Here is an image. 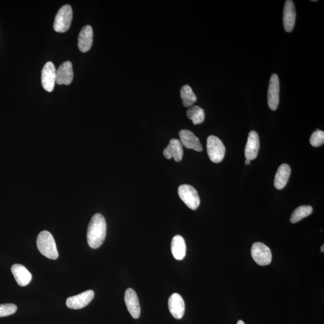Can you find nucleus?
Instances as JSON below:
<instances>
[{
	"label": "nucleus",
	"mask_w": 324,
	"mask_h": 324,
	"mask_svg": "<svg viewBox=\"0 0 324 324\" xmlns=\"http://www.w3.org/2000/svg\"><path fill=\"white\" fill-rule=\"evenodd\" d=\"M56 69L52 62H46L42 71V83L45 90L52 92L56 83Z\"/></svg>",
	"instance_id": "9"
},
{
	"label": "nucleus",
	"mask_w": 324,
	"mask_h": 324,
	"mask_svg": "<svg viewBox=\"0 0 324 324\" xmlns=\"http://www.w3.org/2000/svg\"><path fill=\"white\" fill-rule=\"evenodd\" d=\"M323 247H324V246L322 245V246L321 247H320V252H321L322 253L324 252Z\"/></svg>",
	"instance_id": "28"
},
{
	"label": "nucleus",
	"mask_w": 324,
	"mask_h": 324,
	"mask_svg": "<svg viewBox=\"0 0 324 324\" xmlns=\"http://www.w3.org/2000/svg\"><path fill=\"white\" fill-rule=\"evenodd\" d=\"M179 137L182 145L188 149L200 152L203 150V146L199 138L192 132L188 130H182L179 132Z\"/></svg>",
	"instance_id": "15"
},
{
	"label": "nucleus",
	"mask_w": 324,
	"mask_h": 324,
	"mask_svg": "<svg viewBox=\"0 0 324 324\" xmlns=\"http://www.w3.org/2000/svg\"><path fill=\"white\" fill-rule=\"evenodd\" d=\"M251 254L254 262L259 266H266L272 263V251L263 243H254L251 249Z\"/></svg>",
	"instance_id": "6"
},
{
	"label": "nucleus",
	"mask_w": 324,
	"mask_h": 324,
	"mask_svg": "<svg viewBox=\"0 0 324 324\" xmlns=\"http://www.w3.org/2000/svg\"><path fill=\"white\" fill-rule=\"evenodd\" d=\"M125 305L128 312L134 319H138L141 315V307L137 294L132 288L125 290L124 295Z\"/></svg>",
	"instance_id": "11"
},
{
	"label": "nucleus",
	"mask_w": 324,
	"mask_h": 324,
	"mask_svg": "<svg viewBox=\"0 0 324 324\" xmlns=\"http://www.w3.org/2000/svg\"><path fill=\"white\" fill-rule=\"evenodd\" d=\"M74 79L72 64L71 61L63 62L56 71V83L58 85H70Z\"/></svg>",
	"instance_id": "12"
},
{
	"label": "nucleus",
	"mask_w": 324,
	"mask_h": 324,
	"mask_svg": "<svg viewBox=\"0 0 324 324\" xmlns=\"http://www.w3.org/2000/svg\"><path fill=\"white\" fill-rule=\"evenodd\" d=\"M73 17L71 6L64 5L59 9L55 16L54 29L58 33H65L70 28Z\"/></svg>",
	"instance_id": "5"
},
{
	"label": "nucleus",
	"mask_w": 324,
	"mask_h": 324,
	"mask_svg": "<svg viewBox=\"0 0 324 324\" xmlns=\"http://www.w3.org/2000/svg\"><path fill=\"white\" fill-rule=\"evenodd\" d=\"M178 193L180 199L192 210H197L200 205V198L195 188L188 184H183L178 187Z\"/></svg>",
	"instance_id": "4"
},
{
	"label": "nucleus",
	"mask_w": 324,
	"mask_h": 324,
	"mask_svg": "<svg viewBox=\"0 0 324 324\" xmlns=\"http://www.w3.org/2000/svg\"><path fill=\"white\" fill-rule=\"evenodd\" d=\"M187 116L192 121L193 124H200L205 120V112L203 109L198 106H193L187 111Z\"/></svg>",
	"instance_id": "22"
},
{
	"label": "nucleus",
	"mask_w": 324,
	"mask_h": 324,
	"mask_svg": "<svg viewBox=\"0 0 324 324\" xmlns=\"http://www.w3.org/2000/svg\"><path fill=\"white\" fill-rule=\"evenodd\" d=\"M207 150L210 159L214 163H220L225 154V147L219 138L211 135L207 139Z\"/></svg>",
	"instance_id": "3"
},
{
	"label": "nucleus",
	"mask_w": 324,
	"mask_h": 324,
	"mask_svg": "<svg viewBox=\"0 0 324 324\" xmlns=\"http://www.w3.org/2000/svg\"><path fill=\"white\" fill-rule=\"evenodd\" d=\"M280 82L278 76L273 74L271 77L268 90V105L271 110L276 111L279 104Z\"/></svg>",
	"instance_id": "8"
},
{
	"label": "nucleus",
	"mask_w": 324,
	"mask_h": 324,
	"mask_svg": "<svg viewBox=\"0 0 324 324\" xmlns=\"http://www.w3.org/2000/svg\"><path fill=\"white\" fill-rule=\"evenodd\" d=\"M11 272L19 286L28 285L32 280L31 273L21 264H14L11 268Z\"/></svg>",
	"instance_id": "18"
},
{
	"label": "nucleus",
	"mask_w": 324,
	"mask_h": 324,
	"mask_svg": "<svg viewBox=\"0 0 324 324\" xmlns=\"http://www.w3.org/2000/svg\"><path fill=\"white\" fill-rule=\"evenodd\" d=\"M310 143L314 147L321 146L324 143V132L317 129L314 132L310 139Z\"/></svg>",
	"instance_id": "24"
},
{
	"label": "nucleus",
	"mask_w": 324,
	"mask_h": 324,
	"mask_svg": "<svg viewBox=\"0 0 324 324\" xmlns=\"http://www.w3.org/2000/svg\"><path fill=\"white\" fill-rule=\"evenodd\" d=\"M237 324H246L245 323H244L243 320H239V321H238Z\"/></svg>",
	"instance_id": "27"
},
{
	"label": "nucleus",
	"mask_w": 324,
	"mask_h": 324,
	"mask_svg": "<svg viewBox=\"0 0 324 324\" xmlns=\"http://www.w3.org/2000/svg\"><path fill=\"white\" fill-rule=\"evenodd\" d=\"M291 169L287 164L281 165L274 178V185L277 189L282 190L285 187L289 180Z\"/></svg>",
	"instance_id": "19"
},
{
	"label": "nucleus",
	"mask_w": 324,
	"mask_h": 324,
	"mask_svg": "<svg viewBox=\"0 0 324 324\" xmlns=\"http://www.w3.org/2000/svg\"><path fill=\"white\" fill-rule=\"evenodd\" d=\"M18 307L14 304H3L0 305V318L13 315L14 314Z\"/></svg>",
	"instance_id": "25"
},
{
	"label": "nucleus",
	"mask_w": 324,
	"mask_h": 324,
	"mask_svg": "<svg viewBox=\"0 0 324 324\" xmlns=\"http://www.w3.org/2000/svg\"><path fill=\"white\" fill-rule=\"evenodd\" d=\"M313 212V208L310 206H300L295 210L290 218L292 223H296L304 218L310 216Z\"/></svg>",
	"instance_id": "23"
},
{
	"label": "nucleus",
	"mask_w": 324,
	"mask_h": 324,
	"mask_svg": "<svg viewBox=\"0 0 324 324\" xmlns=\"http://www.w3.org/2000/svg\"><path fill=\"white\" fill-rule=\"evenodd\" d=\"M180 96L185 107H191L197 101L196 95L189 85H185L181 88Z\"/></svg>",
	"instance_id": "21"
},
{
	"label": "nucleus",
	"mask_w": 324,
	"mask_h": 324,
	"mask_svg": "<svg viewBox=\"0 0 324 324\" xmlns=\"http://www.w3.org/2000/svg\"><path fill=\"white\" fill-rule=\"evenodd\" d=\"M37 246L43 255L51 260H57L58 252L54 237L47 231H42L37 239Z\"/></svg>",
	"instance_id": "2"
},
{
	"label": "nucleus",
	"mask_w": 324,
	"mask_h": 324,
	"mask_svg": "<svg viewBox=\"0 0 324 324\" xmlns=\"http://www.w3.org/2000/svg\"><path fill=\"white\" fill-rule=\"evenodd\" d=\"M94 297L93 290H88L77 296L69 297L66 300V306L71 309H81L88 305Z\"/></svg>",
	"instance_id": "7"
},
{
	"label": "nucleus",
	"mask_w": 324,
	"mask_h": 324,
	"mask_svg": "<svg viewBox=\"0 0 324 324\" xmlns=\"http://www.w3.org/2000/svg\"><path fill=\"white\" fill-rule=\"evenodd\" d=\"M260 143L258 134L254 131L250 132L244 150L246 159L250 161L256 158L260 150Z\"/></svg>",
	"instance_id": "14"
},
{
	"label": "nucleus",
	"mask_w": 324,
	"mask_h": 324,
	"mask_svg": "<svg viewBox=\"0 0 324 324\" xmlns=\"http://www.w3.org/2000/svg\"><path fill=\"white\" fill-rule=\"evenodd\" d=\"M296 11L295 5L291 0H287L284 6L283 24L284 28L287 33L293 30L296 24Z\"/></svg>",
	"instance_id": "10"
},
{
	"label": "nucleus",
	"mask_w": 324,
	"mask_h": 324,
	"mask_svg": "<svg viewBox=\"0 0 324 324\" xmlns=\"http://www.w3.org/2000/svg\"><path fill=\"white\" fill-rule=\"evenodd\" d=\"M107 235V222L101 214L92 217L87 230V242L92 249H98L104 243Z\"/></svg>",
	"instance_id": "1"
},
{
	"label": "nucleus",
	"mask_w": 324,
	"mask_h": 324,
	"mask_svg": "<svg viewBox=\"0 0 324 324\" xmlns=\"http://www.w3.org/2000/svg\"><path fill=\"white\" fill-rule=\"evenodd\" d=\"M245 164L246 165H250V160L249 159H246L245 160Z\"/></svg>",
	"instance_id": "26"
},
{
	"label": "nucleus",
	"mask_w": 324,
	"mask_h": 324,
	"mask_svg": "<svg viewBox=\"0 0 324 324\" xmlns=\"http://www.w3.org/2000/svg\"><path fill=\"white\" fill-rule=\"evenodd\" d=\"M93 42V31L90 25H86L81 29L78 37V48L82 52L90 50Z\"/></svg>",
	"instance_id": "16"
},
{
	"label": "nucleus",
	"mask_w": 324,
	"mask_h": 324,
	"mask_svg": "<svg viewBox=\"0 0 324 324\" xmlns=\"http://www.w3.org/2000/svg\"><path fill=\"white\" fill-rule=\"evenodd\" d=\"M171 252L177 260H182L186 256V244L184 238L180 235L174 237L171 242Z\"/></svg>",
	"instance_id": "20"
},
{
	"label": "nucleus",
	"mask_w": 324,
	"mask_h": 324,
	"mask_svg": "<svg viewBox=\"0 0 324 324\" xmlns=\"http://www.w3.org/2000/svg\"><path fill=\"white\" fill-rule=\"evenodd\" d=\"M164 155L167 159L173 158L175 161H180L183 158V149L180 140L172 139L170 144L164 150Z\"/></svg>",
	"instance_id": "17"
},
{
	"label": "nucleus",
	"mask_w": 324,
	"mask_h": 324,
	"mask_svg": "<svg viewBox=\"0 0 324 324\" xmlns=\"http://www.w3.org/2000/svg\"><path fill=\"white\" fill-rule=\"evenodd\" d=\"M169 310L174 318L180 319L185 313V303L182 297L177 293H174L168 300Z\"/></svg>",
	"instance_id": "13"
}]
</instances>
